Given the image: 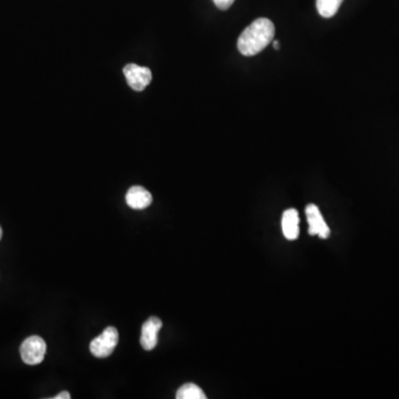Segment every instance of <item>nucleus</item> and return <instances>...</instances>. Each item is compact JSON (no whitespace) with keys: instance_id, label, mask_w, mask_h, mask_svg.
Returning <instances> with one entry per match:
<instances>
[{"instance_id":"1","label":"nucleus","mask_w":399,"mask_h":399,"mask_svg":"<svg viewBox=\"0 0 399 399\" xmlns=\"http://www.w3.org/2000/svg\"><path fill=\"white\" fill-rule=\"evenodd\" d=\"M274 36V23L270 19H257L241 33L237 49L243 56H255L272 43Z\"/></svg>"},{"instance_id":"2","label":"nucleus","mask_w":399,"mask_h":399,"mask_svg":"<svg viewBox=\"0 0 399 399\" xmlns=\"http://www.w3.org/2000/svg\"><path fill=\"white\" fill-rule=\"evenodd\" d=\"M118 342H119V333L117 328L109 326L102 332L101 335L94 338L90 343V352L97 359H107L115 351Z\"/></svg>"},{"instance_id":"3","label":"nucleus","mask_w":399,"mask_h":399,"mask_svg":"<svg viewBox=\"0 0 399 399\" xmlns=\"http://www.w3.org/2000/svg\"><path fill=\"white\" fill-rule=\"evenodd\" d=\"M46 342L39 336H30L21 346V359L27 365H38L46 355Z\"/></svg>"},{"instance_id":"4","label":"nucleus","mask_w":399,"mask_h":399,"mask_svg":"<svg viewBox=\"0 0 399 399\" xmlns=\"http://www.w3.org/2000/svg\"><path fill=\"white\" fill-rule=\"evenodd\" d=\"M125 79L135 91H142L145 86L150 84L152 80V72L147 67L137 66L135 64H129L123 68Z\"/></svg>"},{"instance_id":"5","label":"nucleus","mask_w":399,"mask_h":399,"mask_svg":"<svg viewBox=\"0 0 399 399\" xmlns=\"http://www.w3.org/2000/svg\"><path fill=\"white\" fill-rule=\"evenodd\" d=\"M305 213L308 222V233L310 235H317L320 239H327L331 234V230L326 224L317 206L315 204H308Z\"/></svg>"},{"instance_id":"6","label":"nucleus","mask_w":399,"mask_h":399,"mask_svg":"<svg viewBox=\"0 0 399 399\" xmlns=\"http://www.w3.org/2000/svg\"><path fill=\"white\" fill-rule=\"evenodd\" d=\"M162 327V320L160 318L152 317L145 320L141 331L140 343L145 351H152L158 344V333Z\"/></svg>"},{"instance_id":"7","label":"nucleus","mask_w":399,"mask_h":399,"mask_svg":"<svg viewBox=\"0 0 399 399\" xmlns=\"http://www.w3.org/2000/svg\"><path fill=\"white\" fill-rule=\"evenodd\" d=\"M125 201L131 209H147V206H150L152 203V196L142 186H133L128 191Z\"/></svg>"},{"instance_id":"8","label":"nucleus","mask_w":399,"mask_h":399,"mask_svg":"<svg viewBox=\"0 0 399 399\" xmlns=\"http://www.w3.org/2000/svg\"><path fill=\"white\" fill-rule=\"evenodd\" d=\"M282 230L288 241H294L300 235V216L295 209H288L283 213Z\"/></svg>"},{"instance_id":"9","label":"nucleus","mask_w":399,"mask_h":399,"mask_svg":"<svg viewBox=\"0 0 399 399\" xmlns=\"http://www.w3.org/2000/svg\"><path fill=\"white\" fill-rule=\"evenodd\" d=\"M344 0H316L318 13L324 18H332L337 13Z\"/></svg>"},{"instance_id":"10","label":"nucleus","mask_w":399,"mask_h":399,"mask_svg":"<svg viewBox=\"0 0 399 399\" xmlns=\"http://www.w3.org/2000/svg\"><path fill=\"white\" fill-rule=\"evenodd\" d=\"M178 399H206V394L198 385L184 384L176 392Z\"/></svg>"},{"instance_id":"11","label":"nucleus","mask_w":399,"mask_h":399,"mask_svg":"<svg viewBox=\"0 0 399 399\" xmlns=\"http://www.w3.org/2000/svg\"><path fill=\"white\" fill-rule=\"evenodd\" d=\"M235 0H213V3L215 4L216 7L221 9V11H227L233 5Z\"/></svg>"},{"instance_id":"12","label":"nucleus","mask_w":399,"mask_h":399,"mask_svg":"<svg viewBox=\"0 0 399 399\" xmlns=\"http://www.w3.org/2000/svg\"><path fill=\"white\" fill-rule=\"evenodd\" d=\"M72 396L68 392H62L54 397V399H70Z\"/></svg>"},{"instance_id":"13","label":"nucleus","mask_w":399,"mask_h":399,"mask_svg":"<svg viewBox=\"0 0 399 399\" xmlns=\"http://www.w3.org/2000/svg\"><path fill=\"white\" fill-rule=\"evenodd\" d=\"M273 46H274L275 50H280V43H279V41L275 40L274 43H273Z\"/></svg>"},{"instance_id":"14","label":"nucleus","mask_w":399,"mask_h":399,"mask_svg":"<svg viewBox=\"0 0 399 399\" xmlns=\"http://www.w3.org/2000/svg\"><path fill=\"white\" fill-rule=\"evenodd\" d=\"M1 237H3V230L0 227V240H1Z\"/></svg>"}]
</instances>
